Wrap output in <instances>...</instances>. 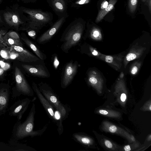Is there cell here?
Wrapping results in <instances>:
<instances>
[{"label": "cell", "instance_id": "obj_37", "mask_svg": "<svg viewBox=\"0 0 151 151\" xmlns=\"http://www.w3.org/2000/svg\"><path fill=\"white\" fill-rule=\"evenodd\" d=\"M137 71V68L136 66L134 67L132 69L131 73L133 74H135Z\"/></svg>", "mask_w": 151, "mask_h": 151}, {"label": "cell", "instance_id": "obj_29", "mask_svg": "<svg viewBox=\"0 0 151 151\" xmlns=\"http://www.w3.org/2000/svg\"><path fill=\"white\" fill-rule=\"evenodd\" d=\"M89 81L91 83L95 84L97 83V81L96 78L93 77H90L89 78Z\"/></svg>", "mask_w": 151, "mask_h": 151}, {"label": "cell", "instance_id": "obj_15", "mask_svg": "<svg viewBox=\"0 0 151 151\" xmlns=\"http://www.w3.org/2000/svg\"><path fill=\"white\" fill-rule=\"evenodd\" d=\"M116 1L117 0H110L108 3L107 6L99 11L96 20V22L100 21L109 12L114 8Z\"/></svg>", "mask_w": 151, "mask_h": 151}, {"label": "cell", "instance_id": "obj_30", "mask_svg": "<svg viewBox=\"0 0 151 151\" xmlns=\"http://www.w3.org/2000/svg\"><path fill=\"white\" fill-rule=\"evenodd\" d=\"M6 32V31L5 30H0V41L1 42L3 41V36L5 34Z\"/></svg>", "mask_w": 151, "mask_h": 151}, {"label": "cell", "instance_id": "obj_40", "mask_svg": "<svg viewBox=\"0 0 151 151\" xmlns=\"http://www.w3.org/2000/svg\"><path fill=\"white\" fill-rule=\"evenodd\" d=\"M4 70L1 68H0V76L2 75L4 73Z\"/></svg>", "mask_w": 151, "mask_h": 151}, {"label": "cell", "instance_id": "obj_46", "mask_svg": "<svg viewBox=\"0 0 151 151\" xmlns=\"http://www.w3.org/2000/svg\"><path fill=\"white\" fill-rule=\"evenodd\" d=\"M151 105H150V110H151Z\"/></svg>", "mask_w": 151, "mask_h": 151}, {"label": "cell", "instance_id": "obj_35", "mask_svg": "<svg viewBox=\"0 0 151 151\" xmlns=\"http://www.w3.org/2000/svg\"><path fill=\"white\" fill-rule=\"evenodd\" d=\"M126 99V95L124 93H122L120 97V99L121 101L122 102L125 101Z\"/></svg>", "mask_w": 151, "mask_h": 151}, {"label": "cell", "instance_id": "obj_25", "mask_svg": "<svg viewBox=\"0 0 151 151\" xmlns=\"http://www.w3.org/2000/svg\"><path fill=\"white\" fill-rule=\"evenodd\" d=\"M136 58V55L133 53H129L127 55L126 59L128 61H131L135 59Z\"/></svg>", "mask_w": 151, "mask_h": 151}, {"label": "cell", "instance_id": "obj_12", "mask_svg": "<svg viewBox=\"0 0 151 151\" xmlns=\"http://www.w3.org/2000/svg\"><path fill=\"white\" fill-rule=\"evenodd\" d=\"M30 102V100L27 98L16 102L9 109V115L16 116L18 120H19L27 109Z\"/></svg>", "mask_w": 151, "mask_h": 151}, {"label": "cell", "instance_id": "obj_4", "mask_svg": "<svg viewBox=\"0 0 151 151\" xmlns=\"http://www.w3.org/2000/svg\"><path fill=\"white\" fill-rule=\"evenodd\" d=\"M35 113V104L33 103L25 121L22 123L16 125L14 130V135L17 139H22L29 136L33 137L41 135L45 131L47 127L46 125L41 129L33 130Z\"/></svg>", "mask_w": 151, "mask_h": 151}, {"label": "cell", "instance_id": "obj_19", "mask_svg": "<svg viewBox=\"0 0 151 151\" xmlns=\"http://www.w3.org/2000/svg\"><path fill=\"white\" fill-rule=\"evenodd\" d=\"M138 0H129L128 7L129 12L133 13L135 11L137 4Z\"/></svg>", "mask_w": 151, "mask_h": 151}, {"label": "cell", "instance_id": "obj_42", "mask_svg": "<svg viewBox=\"0 0 151 151\" xmlns=\"http://www.w3.org/2000/svg\"><path fill=\"white\" fill-rule=\"evenodd\" d=\"M4 25L3 23L2 22L0 17V26H2Z\"/></svg>", "mask_w": 151, "mask_h": 151}, {"label": "cell", "instance_id": "obj_2", "mask_svg": "<svg viewBox=\"0 0 151 151\" xmlns=\"http://www.w3.org/2000/svg\"><path fill=\"white\" fill-rule=\"evenodd\" d=\"M84 24L80 18H77L70 23L63 33L60 39L62 42L61 50L68 53L72 47L78 45L84 30Z\"/></svg>", "mask_w": 151, "mask_h": 151}, {"label": "cell", "instance_id": "obj_16", "mask_svg": "<svg viewBox=\"0 0 151 151\" xmlns=\"http://www.w3.org/2000/svg\"><path fill=\"white\" fill-rule=\"evenodd\" d=\"M9 94L7 90H0V111H1L7 107L9 101Z\"/></svg>", "mask_w": 151, "mask_h": 151}, {"label": "cell", "instance_id": "obj_43", "mask_svg": "<svg viewBox=\"0 0 151 151\" xmlns=\"http://www.w3.org/2000/svg\"><path fill=\"white\" fill-rule=\"evenodd\" d=\"M3 1V0H0V4H1Z\"/></svg>", "mask_w": 151, "mask_h": 151}, {"label": "cell", "instance_id": "obj_28", "mask_svg": "<svg viewBox=\"0 0 151 151\" xmlns=\"http://www.w3.org/2000/svg\"><path fill=\"white\" fill-rule=\"evenodd\" d=\"M117 128L115 125L111 126L109 128V131L111 133H114L117 130Z\"/></svg>", "mask_w": 151, "mask_h": 151}, {"label": "cell", "instance_id": "obj_10", "mask_svg": "<svg viewBox=\"0 0 151 151\" xmlns=\"http://www.w3.org/2000/svg\"><path fill=\"white\" fill-rule=\"evenodd\" d=\"M11 50H14L16 52L17 54L16 59L22 62L33 63L44 61L23 47L15 45H11Z\"/></svg>", "mask_w": 151, "mask_h": 151}, {"label": "cell", "instance_id": "obj_1", "mask_svg": "<svg viewBox=\"0 0 151 151\" xmlns=\"http://www.w3.org/2000/svg\"><path fill=\"white\" fill-rule=\"evenodd\" d=\"M18 4L0 10V17L4 25L17 30H25L28 27V20Z\"/></svg>", "mask_w": 151, "mask_h": 151}, {"label": "cell", "instance_id": "obj_44", "mask_svg": "<svg viewBox=\"0 0 151 151\" xmlns=\"http://www.w3.org/2000/svg\"><path fill=\"white\" fill-rule=\"evenodd\" d=\"M147 0H142V1L143 2H145Z\"/></svg>", "mask_w": 151, "mask_h": 151}, {"label": "cell", "instance_id": "obj_34", "mask_svg": "<svg viewBox=\"0 0 151 151\" xmlns=\"http://www.w3.org/2000/svg\"><path fill=\"white\" fill-rule=\"evenodd\" d=\"M90 0H81L78 1V4H83L88 3Z\"/></svg>", "mask_w": 151, "mask_h": 151}, {"label": "cell", "instance_id": "obj_38", "mask_svg": "<svg viewBox=\"0 0 151 151\" xmlns=\"http://www.w3.org/2000/svg\"><path fill=\"white\" fill-rule=\"evenodd\" d=\"M124 150L126 151H129L131 150L130 146L129 145H126L124 147Z\"/></svg>", "mask_w": 151, "mask_h": 151}, {"label": "cell", "instance_id": "obj_6", "mask_svg": "<svg viewBox=\"0 0 151 151\" xmlns=\"http://www.w3.org/2000/svg\"><path fill=\"white\" fill-rule=\"evenodd\" d=\"M78 66L77 60H71L65 65L61 80V86L63 88H65L71 83L77 73Z\"/></svg>", "mask_w": 151, "mask_h": 151}, {"label": "cell", "instance_id": "obj_32", "mask_svg": "<svg viewBox=\"0 0 151 151\" xmlns=\"http://www.w3.org/2000/svg\"><path fill=\"white\" fill-rule=\"evenodd\" d=\"M108 4V2L106 0L104 1L101 4V9L106 8Z\"/></svg>", "mask_w": 151, "mask_h": 151}, {"label": "cell", "instance_id": "obj_45", "mask_svg": "<svg viewBox=\"0 0 151 151\" xmlns=\"http://www.w3.org/2000/svg\"><path fill=\"white\" fill-rule=\"evenodd\" d=\"M15 0L16 1H17V2H19V0Z\"/></svg>", "mask_w": 151, "mask_h": 151}, {"label": "cell", "instance_id": "obj_41", "mask_svg": "<svg viewBox=\"0 0 151 151\" xmlns=\"http://www.w3.org/2000/svg\"><path fill=\"white\" fill-rule=\"evenodd\" d=\"M92 54L94 55H97L98 54V52L95 50H94L92 52Z\"/></svg>", "mask_w": 151, "mask_h": 151}, {"label": "cell", "instance_id": "obj_36", "mask_svg": "<svg viewBox=\"0 0 151 151\" xmlns=\"http://www.w3.org/2000/svg\"><path fill=\"white\" fill-rule=\"evenodd\" d=\"M99 113L103 115H107L108 114V112L105 110H100L99 111Z\"/></svg>", "mask_w": 151, "mask_h": 151}, {"label": "cell", "instance_id": "obj_33", "mask_svg": "<svg viewBox=\"0 0 151 151\" xmlns=\"http://www.w3.org/2000/svg\"><path fill=\"white\" fill-rule=\"evenodd\" d=\"M24 3H35L37 0H21Z\"/></svg>", "mask_w": 151, "mask_h": 151}, {"label": "cell", "instance_id": "obj_26", "mask_svg": "<svg viewBox=\"0 0 151 151\" xmlns=\"http://www.w3.org/2000/svg\"><path fill=\"white\" fill-rule=\"evenodd\" d=\"M93 29L92 31V35L95 37H98L99 34V31L96 29Z\"/></svg>", "mask_w": 151, "mask_h": 151}, {"label": "cell", "instance_id": "obj_13", "mask_svg": "<svg viewBox=\"0 0 151 151\" xmlns=\"http://www.w3.org/2000/svg\"><path fill=\"white\" fill-rule=\"evenodd\" d=\"M49 5L59 18L68 17L67 4L66 0H46Z\"/></svg>", "mask_w": 151, "mask_h": 151}, {"label": "cell", "instance_id": "obj_23", "mask_svg": "<svg viewBox=\"0 0 151 151\" xmlns=\"http://www.w3.org/2000/svg\"><path fill=\"white\" fill-rule=\"evenodd\" d=\"M0 65L4 70H6L10 67V65L6 63L0 61Z\"/></svg>", "mask_w": 151, "mask_h": 151}, {"label": "cell", "instance_id": "obj_20", "mask_svg": "<svg viewBox=\"0 0 151 151\" xmlns=\"http://www.w3.org/2000/svg\"><path fill=\"white\" fill-rule=\"evenodd\" d=\"M52 63L54 68L55 69H57L60 63L57 55L54 54L52 55Z\"/></svg>", "mask_w": 151, "mask_h": 151}, {"label": "cell", "instance_id": "obj_5", "mask_svg": "<svg viewBox=\"0 0 151 151\" xmlns=\"http://www.w3.org/2000/svg\"><path fill=\"white\" fill-rule=\"evenodd\" d=\"M37 86L42 95L59 113L61 121L62 122L65 120L70 111V109L68 105L61 103L57 95L47 83L42 82L38 84Z\"/></svg>", "mask_w": 151, "mask_h": 151}, {"label": "cell", "instance_id": "obj_18", "mask_svg": "<svg viewBox=\"0 0 151 151\" xmlns=\"http://www.w3.org/2000/svg\"><path fill=\"white\" fill-rule=\"evenodd\" d=\"M5 35L8 38L6 41L7 43L11 45H15L23 47V44L20 40L12 38L9 37L6 34Z\"/></svg>", "mask_w": 151, "mask_h": 151}, {"label": "cell", "instance_id": "obj_9", "mask_svg": "<svg viewBox=\"0 0 151 151\" xmlns=\"http://www.w3.org/2000/svg\"><path fill=\"white\" fill-rule=\"evenodd\" d=\"M15 77L17 90L21 94L28 96L34 95V91L25 78L20 69L16 66Z\"/></svg>", "mask_w": 151, "mask_h": 151}, {"label": "cell", "instance_id": "obj_27", "mask_svg": "<svg viewBox=\"0 0 151 151\" xmlns=\"http://www.w3.org/2000/svg\"><path fill=\"white\" fill-rule=\"evenodd\" d=\"M105 146L108 148H111L112 147V144L110 141L106 140L104 142Z\"/></svg>", "mask_w": 151, "mask_h": 151}, {"label": "cell", "instance_id": "obj_39", "mask_svg": "<svg viewBox=\"0 0 151 151\" xmlns=\"http://www.w3.org/2000/svg\"><path fill=\"white\" fill-rule=\"evenodd\" d=\"M151 0H148V7L149 9V10L150 11V12H151Z\"/></svg>", "mask_w": 151, "mask_h": 151}, {"label": "cell", "instance_id": "obj_7", "mask_svg": "<svg viewBox=\"0 0 151 151\" xmlns=\"http://www.w3.org/2000/svg\"><path fill=\"white\" fill-rule=\"evenodd\" d=\"M32 64H22V66L27 73L34 76L41 78H48L50 76V74L44 61Z\"/></svg>", "mask_w": 151, "mask_h": 151}, {"label": "cell", "instance_id": "obj_31", "mask_svg": "<svg viewBox=\"0 0 151 151\" xmlns=\"http://www.w3.org/2000/svg\"><path fill=\"white\" fill-rule=\"evenodd\" d=\"M113 58L110 56H107L105 57V61L108 63H111L113 61Z\"/></svg>", "mask_w": 151, "mask_h": 151}, {"label": "cell", "instance_id": "obj_22", "mask_svg": "<svg viewBox=\"0 0 151 151\" xmlns=\"http://www.w3.org/2000/svg\"><path fill=\"white\" fill-rule=\"evenodd\" d=\"M6 35L9 37L16 40H20L18 34L15 32L11 31L8 32Z\"/></svg>", "mask_w": 151, "mask_h": 151}, {"label": "cell", "instance_id": "obj_3", "mask_svg": "<svg viewBox=\"0 0 151 151\" xmlns=\"http://www.w3.org/2000/svg\"><path fill=\"white\" fill-rule=\"evenodd\" d=\"M19 7L27 18L28 28H33L40 31L44 27L52 23L53 16L50 12L44 11L40 9L28 8L20 5Z\"/></svg>", "mask_w": 151, "mask_h": 151}, {"label": "cell", "instance_id": "obj_24", "mask_svg": "<svg viewBox=\"0 0 151 151\" xmlns=\"http://www.w3.org/2000/svg\"><path fill=\"white\" fill-rule=\"evenodd\" d=\"M10 51V59H14L17 58V54L16 52L12 50H11Z\"/></svg>", "mask_w": 151, "mask_h": 151}, {"label": "cell", "instance_id": "obj_17", "mask_svg": "<svg viewBox=\"0 0 151 151\" xmlns=\"http://www.w3.org/2000/svg\"><path fill=\"white\" fill-rule=\"evenodd\" d=\"M25 31L27 32L28 35L34 40H35L37 34L40 32L39 30L30 28H27Z\"/></svg>", "mask_w": 151, "mask_h": 151}, {"label": "cell", "instance_id": "obj_14", "mask_svg": "<svg viewBox=\"0 0 151 151\" xmlns=\"http://www.w3.org/2000/svg\"><path fill=\"white\" fill-rule=\"evenodd\" d=\"M22 41L31 49L37 56L41 60L44 61L47 58V56L38 46L29 39L27 37H22Z\"/></svg>", "mask_w": 151, "mask_h": 151}, {"label": "cell", "instance_id": "obj_8", "mask_svg": "<svg viewBox=\"0 0 151 151\" xmlns=\"http://www.w3.org/2000/svg\"><path fill=\"white\" fill-rule=\"evenodd\" d=\"M67 17H63L59 18L48 29L37 39V43L43 44L50 41L60 29Z\"/></svg>", "mask_w": 151, "mask_h": 151}, {"label": "cell", "instance_id": "obj_21", "mask_svg": "<svg viewBox=\"0 0 151 151\" xmlns=\"http://www.w3.org/2000/svg\"><path fill=\"white\" fill-rule=\"evenodd\" d=\"M0 55L2 58L5 59H10V52L6 50H1L0 51Z\"/></svg>", "mask_w": 151, "mask_h": 151}, {"label": "cell", "instance_id": "obj_11", "mask_svg": "<svg viewBox=\"0 0 151 151\" xmlns=\"http://www.w3.org/2000/svg\"><path fill=\"white\" fill-rule=\"evenodd\" d=\"M32 87L34 91L37 96L47 115L49 117L57 124V121L55 114L54 108L38 88L37 85L35 82H32Z\"/></svg>", "mask_w": 151, "mask_h": 151}]
</instances>
